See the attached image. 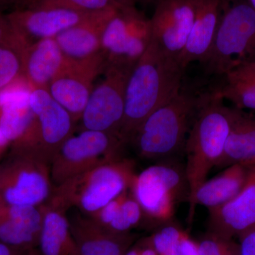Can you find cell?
Instances as JSON below:
<instances>
[{"label":"cell","mask_w":255,"mask_h":255,"mask_svg":"<svg viewBox=\"0 0 255 255\" xmlns=\"http://www.w3.org/2000/svg\"><path fill=\"white\" fill-rule=\"evenodd\" d=\"M179 255H201L197 241L184 231L179 246Z\"/></svg>","instance_id":"obj_33"},{"label":"cell","mask_w":255,"mask_h":255,"mask_svg":"<svg viewBox=\"0 0 255 255\" xmlns=\"http://www.w3.org/2000/svg\"><path fill=\"white\" fill-rule=\"evenodd\" d=\"M223 101L216 91L204 94L188 134L184 151L187 155L189 206L198 188L219 163L231 131L234 109L225 106Z\"/></svg>","instance_id":"obj_2"},{"label":"cell","mask_w":255,"mask_h":255,"mask_svg":"<svg viewBox=\"0 0 255 255\" xmlns=\"http://www.w3.org/2000/svg\"><path fill=\"white\" fill-rule=\"evenodd\" d=\"M21 50L0 46V90L23 75Z\"/></svg>","instance_id":"obj_29"},{"label":"cell","mask_w":255,"mask_h":255,"mask_svg":"<svg viewBox=\"0 0 255 255\" xmlns=\"http://www.w3.org/2000/svg\"><path fill=\"white\" fill-rule=\"evenodd\" d=\"M89 216L110 232L120 235L131 234L132 230L145 224V215L130 188Z\"/></svg>","instance_id":"obj_24"},{"label":"cell","mask_w":255,"mask_h":255,"mask_svg":"<svg viewBox=\"0 0 255 255\" xmlns=\"http://www.w3.org/2000/svg\"><path fill=\"white\" fill-rule=\"evenodd\" d=\"M130 190L141 206L146 226L157 228L172 222L176 204L189 200L185 167L170 162L153 164L135 174Z\"/></svg>","instance_id":"obj_6"},{"label":"cell","mask_w":255,"mask_h":255,"mask_svg":"<svg viewBox=\"0 0 255 255\" xmlns=\"http://www.w3.org/2000/svg\"><path fill=\"white\" fill-rule=\"evenodd\" d=\"M203 96L182 88L140 124L128 143L132 142L138 155L146 159L169 158L184 150Z\"/></svg>","instance_id":"obj_3"},{"label":"cell","mask_w":255,"mask_h":255,"mask_svg":"<svg viewBox=\"0 0 255 255\" xmlns=\"http://www.w3.org/2000/svg\"><path fill=\"white\" fill-rule=\"evenodd\" d=\"M43 206L0 204V242L16 251L36 248L43 222Z\"/></svg>","instance_id":"obj_18"},{"label":"cell","mask_w":255,"mask_h":255,"mask_svg":"<svg viewBox=\"0 0 255 255\" xmlns=\"http://www.w3.org/2000/svg\"><path fill=\"white\" fill-rule=\"evenodd\" d=\"M184 231L173 223L162 225L145 241L157 255H179V246Z\"/></svg>","instance_id":"obj_27"},{"label":"cell","mask_w":255,"mask_h":255,"mask_svg":"<svg viewBox=\"0 0 255 255\" xmlns=\"http://www.w3.org/2000/svg\"><path fill=\"white\" fill-rule=\"evenodd\" d=\"M119 7L90 13L80 22L55 37L65 57L82 59L100 53L106 26Z\"/></svg>","instance_id":"obj_19"},{"label":"cell","mask_w":255,"mask_h":255,"mask_svg":"<svg viewBox=\"0 0 255 255\" xmlns=\"http://www.w3.org/2000/svg\"><path fill=\"white\" fill-rule=\"evenodd\" d=\"M197 241L201 255H240L239 243L235 239L206 232Z\"/></svg>","instance_id":"obj_30"},{"label":"cell","mask_w":255,"mask_h":255,"mask_svg":"<svg viewBox=\"0 0 255 255\" xmlns=\"http://www.w3.org/2000/svg\"><path fill=\"white\" fill-rule=\"evenodd\" d=\"M151 41L150 18L135 6H120L102 35V51L107 63L134 67Z\"/></svg>","instance_id":"obj_11"},{"label":"cell","mask_w":255,"mask_h":255,"mask_svg":"<svg viewBox=\"0 0 255 255\" xmlns=\"http://www.w3.org/2000/svg\"><path fill=\"white\" fill-rule=\"evenodd\" d=\"M28 100L34 120L11 149L33 151L50 163L63 142L73 135L75 122L47 89H33Z\"/></svg>","instance_id":"obj_9"},{"label":"cell","mask_w":255,"mask_h":255,"mask_svg":"<svg viewBox=\"0 0 255 255\" xmlns=\"http://www.w3.org/2000/svg\"><path fill=\"white\" fill-rule=\"evenodd\" d=\"M227 1H246V0H227Z\"/></svg>","instance_id":"obj_45"},{"label":"cell","mask_w":255,"mask_h":255,"mask_svg":"<svg viewBox=\"0 0 255 255\" xmlns=\"http://www.w3.org/2000/svg\"><path fill=\"white\" fill-rule=\"evenodd\" d=\"M126 144L110 132L82 130L68 137L50 163V177L57 187L70 178L122 157Z\"/></svg>","instance_id":"obj_8"},{"label":"cell","mask_w":255,"mask_h":255,"mask_svg":"<svg viewBox=\"0 0 255 255\" xmlns=\"http://www.w3.org/2000/svg\"><path fill=\"white\" fill-rule=\"evenodd\" d=\"M28 254L29 255H41L37 248H34V249H32L31 251H28Z\"/></svg>","instance_id":"obj_42"},{"label":"cell","mask_w":255,"mask_h":255,"mask_svg":"<svg viewBox=\"0 0 255 255\" xmlns=\"http://www.w3.org/2000/svg\"><path fill=\"white\" fill-rule=\"evenodd\" d=\"M0 164V204L45 205L53 194L50 163L36 152L11 150Z\"/></svg>","instance_id":"obj_7"},{"label":"cell","mask_w":255,"mask_h":255,"mask_svg":"<svg viewBox=\"0 0 255 255\" xmlns=\"http://www.w3.org/2000/svg\"><path fill=\"white\" fill-rule=\"evenodd\" d=\"M126 255H157L152 247L147 243L145 238H142L128 250Z\"/></svg>","instance_id":"obj_34"},{"label":"cell","mask_w":255,"mask_h":255,"mask_svg":"<svg viewBox=\"0 0 255 255\" xmlns=\"http://www.w3.org/2000/svg\"><path fill=\"white\" fill-rule=\"evenodd\" d=\"M255 60V10L248 1L226 0L214 43L205 60L210 75L223 76Z\"/></svg>","instance_id":"obj_5"},{"label":"cell","mask_w":255,"mask_h":255,"mask_svg":"<svg viewBox=\"0 0 255 255\" xmlns=\"http://www.w3.org/2000/svg\"><path fill=\"white\" fill-rule=\"evenodd\" d=\"M223 77L224 84L216 90L219 97L229 100L238 110L255 112V84L244 65L232 69Z\"/></svg>","instance_id":"obj_26"},{"label":"cell","mask_w":255,"mask_h":255,"mask_svg":"<svg viewBox=\"0 0 255 255\" xmlns=\"http://www.w3.org/2000/svg\"><path fill=\"white\" fill-rule=\"evenodd\" d=\"M135 166L130 159H113L54 187L50 198L68 210L92 216L130 189Z\"/></svg>","instance_id":"obj_4"},{"label":"cell","mask_w":255,"mask_h":255,"mask_svg":"<svg viewBox=\"0 0 255 255\" xmlns=\"http://www.w3.org/2000/svg\"><path fill=\"white\" fill-rule=\"evenodd\" d=\"M251 166L233 164L216 177L206 180L198 188L189 206V218L193 219L196 206L216 209L233 199L246 184Z\"/></svg>","instance_id":"obj_22"},{"label":"cell","mask_w":255,"mask_h":255,"mask_svg":"<svg viewBox=\"0 0 255 255\" xmlns=\"http://www.w3.org/2000/svg\"><path fill=\"white\" fill-rule=\"evenodd\" d=\"M163 1V0H153L152 1V5H155L157 4H158L159 2H160V1Z\"/></svg>","instance_id":"obj_44"},{"label":"cell","mask_w":255,"mask_h":255,"mask_svg":"<svg viewBox=\"0 0 255 255\" xmlns=\"http://www.w3.org/2000/svg\"><path fill=\"white\" fill-rule=\"evenodd\" d=\"M184 71L177 58L166 54L151 39L127 82L123 123L119 132L126 145L152 112L179 93Z\"/></svg>","instance_id":"obj_1"},{"label":"cell","mask_w":255,"mask_h":255,"mask_svg":"<svg viewBox=\"0 0 255 255\" xmlns=\"http://www.w3.org/2000/svg\"><path fill=\"white\" fill-rule=\"evenodd\" d=\"M194 14L189 0H163L150 18L151 39L166 54L179 58L192 27Z\"/></svg>","instance_id":"obj_13"},{"label":"cell","mask_w":255,"mask_h":255,"mask_svg":"<svg viewBox=\"0 0 255 255\" xmlns=\"http://www.w3.org/2000/svg\"><path fill=\"white\" fill-rule=\"evenodd\" d=\"M119 6H135L138 0H113Z\"/></svg>","instance_id":"obj_39"},{"label":"cell","mask_w":255,"mask_h":255,"mask_svg":"<svg viewBox=\"0 0 255 255\" xmlns=\"http://www.w3.org/2000/svg\"><path fill=\"white\" fill-rule=\"evenodd\" d=\"M67 214L80 255H126L135 241L132 233L110 232L78 210L68 209Z\"/></svg>","instance_id":"obj_16"},{"label":"cell","mask_w":255,"mask_h":255,"mask_svg":"<svg viewBox=\"0 0 255 255\" xmlns=\"http://www.w3.org/2000/svg\"><path fill=\"white\" fill-rule=\"evenodd\" d=\"M0 255H16V251L0 242Z\"/></svg>","instance_id":"obj_38"},{"label":"cell","mask_w":255,"mask_h":255,"mask_svg":"<svg viewBox=\"0 0 255 255\" xmlns=\"http://www.w3.org/2000/svg\"><path fill=\"white\" fill-rule=\"evenodd\" d=\"M68 209L52 199L43 206L38 251L41 255H80L68 218Z\"/></svg>","instance_id":"obj_21"},{"label":"cell","mask_w":255,"mask_h":255,"mask_svg":"<svg viewBox=\"0 0 255 255\" xmlns=\"http://www.w3.org/2000/svg\"><path fill=\"white\" fill-rule=\"evenodd\" d=\"M28 251L26 252V254H25V255H29V254H28Z\"/></svg>","instance_id":"obj_46"},{"label":"cell","mask_w":255,"mask_h":255,"mask_svg":"<svg viewBox=\"0 0 255 255\" xmlns=\"http://www.w3.org/2000/svg\"><path fill=\"white\" fill-rule=\"evenodd\" d=\"M152 1L153 0H138L141 4L145 5V6H149V5H152Z\"/></svg>","instance_id":"obj_41"},{"label":"cell","mask_w":255,"mask_h":255,"mask_svg":"<svg viewBox=\"0 0 255 255\" xmlns=\"http://www.w3.org/2000/svg\"><path fill=\"white\" fill-rule=\"evenodd\" d=\"M18 2V0H0V13H4L8 10L11 11L16 9Z\"/></svg>","instance_id":"obj_35"},{"label":"cell","mask_w":255,"mask_h":255,"mask_svg":"<svg viewBox=\"0 0 255 255\" xmlns=\"http://www.w3.org/2000/svg\"><path fill=\"white\" fill-rule=\"evenodd\" d=\"M65 58L55 38L41 40L26 46L22 54V73L31 90H48Z\"/></svg>","instance_id":"obj_20"},{"label":"cell","mask_w":255,"mask_h":255,"mask_svg":"<svg viewBox=\"0 0 255 255\" xmlns=\"http://www.w3.org/2000/svg\"></svg>","instance_id":"obj_47"},{"label":"cell","mask_w":255,"mask_h":255,"mask_svg":"<svg viewBox=\"0 0 255 255\" xmlns=\"http://www.w3.org/2000/svg\"><path fill=\"white\" fill-rule=\"evenodd\" d=\"M194 10L192 27L185 48L178 58L184 70L193 62L209 55L222 16L226 0H189Z\"/></svg>","instance_id":"obj_17"},{"label":"cell","mask_w":255,"mask_h":255,"mask_svg":"<svg viewBox=\"0 0 255 255\" xmlns=\"http://www.w3.org/2000/svg\"><path fill=\"white\" fill-rule=\"evenodd\" d=\"M119 6L113 0H36L26 8H60L89 14Z\"/></svg>","instance_id":"obj_28"},{"label":"cell","mask_w":255,"mask_h":255,"mask_svg":"<svg viewBox=\"0 0 255 255\" xmlns=\"http://www.w3.org/2000/svg\"><path fill=\"white\" fill-rule=\"evenodd\" d=\"M6 14L26 47L41 40L55 38L88 14L60 8L28 7L12 10Z\"/></svg>","instance_id":"obj_14"},{"label":"cell","mask_w":255,"mask_h":255,"mask_svg":"<svg viewBox=\"0 0 255 255\" xmlns=\"http://www.w3.org/2000/svg\"><path fill=\"white\" fill-rule=\"evenodd\" d=\"M107 59L101 51L82 59L65 58L58 73L48 85V92L71 115L76 123L81 119L94 87L95 81L103 74Z\"/></svg>","instance_id":"obj_12"},{"label":"cell","mask_w":255,"mask_h":255,"mask_svg":"<svg viewBox=\"0 0 255 255\" xmlns=\"http://www.w3.org/2000/svg\"><path fill=\"white\" fill-rule=\"evenodd\" d=\"M208 232L235 239L255 226V164L241 191L226 204L209 210Z\"/></svg>","instance_id":"obj_15"},{"label":"cell","mask_w":255,"mask_h":255,"mask_svg":"<svg viewBox=\"0 0 255 255\" xmlns=\"http://www.w3.org/2000/svg\"><path fill=\"white\" fill-rule=\"evenodd\" d=\"M29 94L9 101L0 107V127L11 146L23 138L34 120L28 100Z\"/></svg>","instance_id":"obj_25"},{"label":"cell","mask_w":255,"mask_h":255,"mask_svg":"<svg viewBox=\"0 0 255 255\" xmlns=\"http://www.w3.org/2000/svg\"><path fill=\"white\" fill-rule=\"evenodd\" d=\"M248 1L251 5L252 7L255 10V0H248Z\"/></svg>","instance_id":"obj_43"},{"label":"cell","mask_w":255,"mask_h":255,"mask_svg":"<svg viewBox=\"0 0 255 255\" xmlns=\"http://www.w3.org/2000/svg\"><path fill=\"white\" fill-rule=\"evenodd\" d=\"M35 1H36V0H18L17 6H16L15 9L28 7L30 5L33 4Z\"/></svg>","instance_id":"obj_40"},{"label":"cell","mask_w":255,"mask_h":255,"mask_svg":"<svg viewBox=\"0 0 255 255\" xmlns=\"http://www.w3.org/2000/svg\"><path fill=\"white\" fill-rule=\"evenodd\" d=\"M234 109L231 131L224 152L216 168L233 164H255V114Z\"/></svg>","instance_id":"obj_23"},{"label":"cell","mask_w":255,"mask_h":255,"mask_svg":"<svg viewBox=\"0 0 255 255\" xmlns=\"http://www.w3.org/2000/svg\"><path fill=\"white\" fill-rule=\"evenodd\" d=\"M9 146H11V143H10L9 140L6 138V137L5 136L2 129L0 127V157Z\"/></svg>","instance_id":"obj_36"},{"label":"cell","mask_w":255,"mask_h":255,"mask_svg":"<svg viewBox=\"0 0 255 255\" xmlns=\"http://www.w3.org/2000/svg\"><path fill=\"white\" fill-rule=\"evenodd\" d=\"M240 255H255V226L239 238Z\"/></svg>","instance_id":"obj_32"},{"label":"cell","mask_w":255,"mask_h":255,"mask_svg":"<svg viewBox=\"0 0 255 255\" xmlns=\"http://www.w3.org/2000/svg\"><path fill=\"white\" fill-rule=\"evenodd\" d=\"M243 65L246 68L247 73H248V75H249V76L251 77V78L255 84V62L243 64Z\"/></svg>","instance_id":"obj_37"},{"label":"cell","mask_w":255,"mask_h":255,"mask_svg":"<svg viewBox=\"0 0 255 255\" xmlns=\"http://www.w3.org/2000/svg\"><path fill=\"white\" fill-rule=\"evenodd\" d=\"M0 46H8L21 51L26 48L15 31L6 13H0Z\"/></svg>","instance_id":"obj_31"},{"label":"cell","mask_w":255,"mask_h":255,"mask_svg":"<svg viewBox=\"0 0 255 255\" xmlns=\"http://www.w3.org/2000/svg\"><path fill=\"white\" fill-rule=\"evenodd\" d=\"M133 68L122 64H107L103 80L94 87L82 112L80 120L82 130L110 132L119 136L125 109L126 88Z\"/></svg>","instance_id":"obj_10"}]
</instances>
